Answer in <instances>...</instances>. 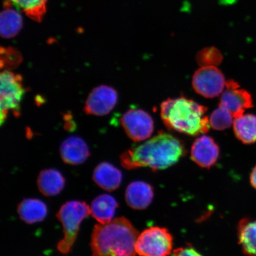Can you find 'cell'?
<instances>
[{
	"label": "cell",
	"mask_w": 256,
	"mask_h": 256,
	"mask_svg": "<svg viewBox=\"0 0 256 256\" xmlns=\"http://www.w3.org/2000/svg\"><path fill=\"white\" fill-rule=\"evenodd\" d=\"M186 153L180 140L164 132L140 144L131 147L120 156L121 165L127 170L148 168L162 170L174 166Z\"/></svg>",
	"instance_id": "1"
},
{
	"label": "cell",
	"mask_w": 256,
	"mask_h": 256,
	"mask_svg": "<svg viewBox=\"0 0 256 256\" xmlns=\"http://www.w3.org/2000/svg\"><path fill=\"white\" fill-rule=\"evenodd\" d=\"M138 236L135 227L124 217L97 224L92 234V256H136Z\"/></svg>",
	"instance_id": "2"
},
{
	"label": "cell",
	"mask_w": 256,
	"mask_h": 256,
	"mask_svg": "<svg viewBox=\"0 0 256 256\" xmlns=\"http://www.w3.org/2000/svg\"><path fill=\"white\" fill-rule=\"evenodd\" d=\"M207 108L186 98H169L162 102L160 114L169 129L190 136L206 133L210 130Z\"/></svg>",
	"instance_id": "3"
},
{
	"label": "cell",
	"mask_w": 256,
	"mask_h": 256,
	"mask_svg": "<svg viewBox=\"0 0 256 256\" xmlns=\"http://www.w3.org/2000/svg\"><path fill=\"white\" fill-rule=\"evenodd\" d=\"M91 214L90 208L84 202H67L56 214L57 218L63 226L64 238L60 240L57 248L62 254H68L76 242L80 226Z\"/></svg>",
	"instance_id": "4"
},
{
	"label": "cell",
	"mask_w": 256,
	"mask_h": 256,
	"mask_svg": "<svg viewBox=\"0 0 256 256\" xmlns=\"http://www.w3.org/2000/svg\"><path fill=\"white\" fill-rule=\"evenodd\" d=\"M1 90V124H4L8 111L11 110L16 116L20 114V103L25 94L22 76L9 70H4L0 76Z\"/></svg>",
	"instance_id": "5"
},
{
	"label": "cell",
	"mask_w": 256,
	"mask_h": 256,
	"mask_svg": "<svg viewBox=\"0 0 256 256\" xmlns=\"http://www.w3.org/2000/svg\"><path fill=\"white\" fill-rule=\"evenodd\" d=\"M172 244V236L167 229L152 226L138 236L136 251L140 256H168Z\"/></svg>",
	"instance_id": "6"
},
{
	"label": "cell",
	"mask_w": 256,
	"mask_h": 256,
	"mask_svg": "<svg viewBox=\"0 0 256 256\" xmlns=\"http://www.w3.org/2000/svg\"><path fill=\"white\" fill-rule=\"evenodd\" d=\"M226 82L223 73L215 66H201L192 78L194 91L206 98H216L222 94Z\"/></svg>",
	"instance_id": "7"
},
{
	"label": "cell",
	"mask_w": 256,
	"mask_h": 256,
	"mask_svg": "<svg viewBox=\"0 0 256 256\" xmlns=\"http://www.w3.org/2000/svg\"><path fill=\"white\" fill-rule=\"evenodd\" d=\"M120 123L128 137L136 142L148 139L154 129L151 115L140 108H130L120 118Z\"/></svg>",
	"instance_id": "8"
},
{
	"label": "cell",
	"mask_w": 256,
	"mask_h": 256,
	"mask_svg": "<svg viewBox=\"0 0 256 256\" xmlns=\"http://www.w3.org/2000/svg\"><path fill=\"white\" fill-rule=\"evenodd\" d=\"M219 106L226 108L236 118L254 107V101L248 91L240 88L238 82L230 80L226 82V90L220 97Z\"/></svg>",
	"instance_id": "9"
},
{
	"label": "cell",
	"mask_w": 256,
	"mask_h": 256,
	"mask_svg": "<svg viewBox=\"0 0 256 256\" xmlns=\"http://www.w3.org/2000/svg\"><path fill=\"white\" fill-rule=\"evenodd\" d=\"M118 100V92L114 88L106 85L98 86L89 94L84 110L88 114L104 116L113 110Z\"/></svg>",
	"instance_id": "10"
},
{
	"label": "cell",
	"mask_w": 256,
	"mask_h": 256,
	"mask_svg": "<svg viewBox=\"0 0 256 256\" xmlns=\"http://www.w3.org/2000/svg\"><path fill=\"white\" fill-rule=\"evenodd\" d=\"M190 156L192 160L200 167L209 168L218 160L220 148L212 137L202 136L194 140Z\"/></svg>",
	"instance_id": "11"
},
{
	"label": "cell",
	"mask_w": 256,
	"mask_h": 256,
	"mask_svg": "<svg viewBox=\"0 0 256 256\" xmlns=\"http://www.w3.org/2000/svg\"><path fill=\"white\" fill-rule=\"evenodd\" d=\"M60 154L66 164L76 166L86 162L90 153L84 140L78 136H72L67 138L60 145Z\"/></svg>",
	"instance_id": "12"
},
{
	"label": "cell",
	"mask_w": 256,
	"mask_h": 256,
	"mask_svg": "<svg viewBox=\"0 0 256 256\" xmlns=\"http://www.w3.org/2000/svg\"><path fill=\"white\" fill-rule=\"evenodd\" d=\"M154 190L151 185L142 181H135L128 186L126 192L127 204L134 210L146 209L152 202Z\"/></svg>",
	"instance_id": "13"
},
{
	"label": "cell",
	"mask_w": 256,
	"mask_h": 256,
	"mask_svg": "<svg viewBox=\"0 0 256 256\" xmlns=\"http://www.w3.org/2000/svg\"><path fill=\"white\" fill-rule=\"evenodd\" d=\"M10 0H3V10L0 17V32L2 38L11 39L23 28V18L19 10L14 9Z\"/></svg>",
	"instance_id": "14"
},
{
	"label": "cell",
	"mask_w": 256,
	"mask_h": 256,
	"mask_svg": "<svg viewBox=\"0 0 256 256\" xmlns=\"http://www.w3.org/2000/svg\"><path fill=\"white\" fill-rule=\"evenodd\" d=\"M92 178L99 187L112 192L120 186L122 174L119 169L110 163L103 162L95 168Z\"/></svg>",
	"instance_id": "15"
},
{
	"label": "cell",
	"mask_w": 256,
	"mask_h": 256,
	"mask_svg": "<svg viewBox=\"0 0 256 256\" xmlns=\"http://www.w3.org/2000/svg\"><path fill=\"white\" fill-rule=\"evenodd\" d=\"M65 184L66 180L62 172L56 169L44 170L38 176V188L46 196H54L60 194Z\"/></svg>",
	"instance_id": "16"
},
{
	"label": "cell",
	"mask_w": 256,
	"mask_h": 256,
	"mask_svg": "<svg viewBox=\"0 0 256 256\" xmlns=\"http://www.w3.org/2000/svg\"><path fill=\"white\" fill-rule=\"evenodd\" d=\"M119 204L113 196L103 194L95 198L90 207L91 214L97 222L106 224L113 220Z\"/></svg>",
	"instance_id": "17"
},
{
	"label": "cell",
	"mask_w": 256,
	"mask_h": 256,
	"mask_svg": "<svg viewBox=\"0 0 256 256\" xmlns=\"http://www.w3.org/2000/svg\"><path fill=\"white\" fill-rule=\"evenodd\" d=\"M20 219L28 224L42 222L48 214L46 204L40 200L25 199L18 206Z\"/></svg>",
	"instance_id": "18"
},
{
	"label": "cell",
	"mask_w": 256,
	"mask_h": 256,
	"mask_svg": "<svg viewBox=\"0 0 256 256\" xmlns=\"http://www.w3.org/2000/svg\"><path fill=\"white\" fill-rule=\"evenodd\" d=\"M238 238L246 255L256 256V220L243 218L240 220Z\"/></svg>",
	"instance_id": "19"
},
{
	"label": "cell",
	"mask_w": 256,
	"mask_h": 256,
	"mask_svg": "<svg viewBox=\"0 0 256 256\" xmlns=\"http://www.w3.org/2000/svg\"><path fill=\"white\" fill-rule=\"evenodd\" d=\"M235 136L240 142L245 144L256 142V115L242 114L233 122Z\"/></svg>",
	"instance_id": "20"
},
{
	"label": "cell",
	"mask_w": 256,
	"mask_h": 256,
	"mask_svg": "<svg viewBox=\"0 0 256 256\" xmlns=\"http://www.w3.org/2000/svg\"><path fill=\"white\" fill-rule=\"evenodd\" d=\"M14 7L35 22L42 20L46 12L48 0H10Z\"/></svg>",
	"instance_id": "21"
},
{
	"label": "cell",
	"mask_w": 256,
	"mask_h": 256,
	"mask_svg": "<svg viewBox=\"0 0 256 256\" xmlns=\"http://www.w3.org/2000/svg\"><path fill=\"white\" fill-rule=\"evenodd\" d=\"M233 118L226 108L219 106L210 114L209 119L210 126L218 130L228 129L232 126Z\"/></svg>",
	"instance_id": "22"
},
{
	"label": "cell",
	"mask_w": 256,
	"mask_h": 256,
	"mask_svg": "<svg viewBox=\"0 0 256 256\" xmlns=\"http://www.w3.org/2000/svg\"><path fill=\"white\" fill-rule=\"evenodd\" d=\"M222 54L215 47L204 48L196 56V62L201 66H216L222 62Z\"/></svg>",
	"instance_id": "23"
},
{
	"label": "cell",
	"mask_w": 256,
	"mask_h": 256,
	"mask_svg": "<svg viewBox=\"0 0 256 256\" xmlns=\"http://www.w3.org/2000/svg\"><path fill=\"white\" fill-rule=\"evenodd\" d=\"M22 62L19 51L12 47L1 48V66L6 70L16 68Z\"/></svg>",
	"instance_id": "24"
},
{
	"label": "cell",
	"mask_w": 256,
	"mask_h": 256,
	"mask_svg": "<svg viewBox=\"0 0 256 256\" xmlns=\"http://www.w3.org/2000/svg\"><path fill=\"white\" fill-rule=\"evenodd\" d=\"M172 256H203L190 245L175 250Z\"/></svg>",
	"instance_id": "25"
},
{
	"label": "cell",
	"mask_w": 256,
	"mask_h": 256,
	"mask_svg": "<svg viewBox=\"0 0 256 256\" xmlns=\"http://www.w3.org/2000/svg\"><path fill=\"white\" fill-rule=\"evenodd\" d=\"M250 180V183L252 186L256 190V166L254 168L252 169Z\"/></svg>",
	"instance_id": "26"
}]
</instances>
